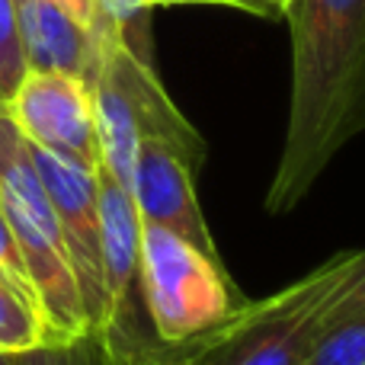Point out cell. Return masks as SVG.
<instances>
[{"label": "cell", "instance_id": "1", "mask_svg": "<svg viewBox=\"0 0 365 365\" xmlns=\"http://www.w3.org/2000/svg\"><path fill=\"white\" fill-rule=\"evenodd\" d=\"M289 122L266 212L289 215L365 132V0H289Z\"/></svg>", "mask_w": 365, "mask_h": 365}, {"label": "cell", "instance_id": "2", "mask_svg": "<svg viewBox=\"0 0 365 365\" xmlns=\"http://www.w3.org/2000/svg\"><path fill=\"white\" fill-rule=\"evenodd\" d=\"M0 212L13 231L45 327V343L90 334L55 205L36 170L29 141L0 106Z\"/></svg>", "mask_w": 365, "mask_h": 365}, {"label": "cell", "instance_id": "3", "mask_svg": "<svg viewBox=\"0 0 365 365\" xmlns=\"http://www.w3.org/2000/svg\"><path fill=\"white\" fill-rule=\"evenodd\" d=\"M93 36L96 71L87 87L100 138V167L128 189L138 141L158 138L177 148L199 170L205 164V141L173 106L154 64L141 61L115 32L93 29Z\"/></svg>", "mask_w": 365, "mask_h": 365}, {"label": "cell", "instance_id": "4", "mask_svg": "<svg viewBox=\"0 0 365 365\" xmlns=\"http://www.w3.org/2000/svg\"><path fill=\"white\" fill-rule=\"evenodd\" d=\"M356 253L324 259L298 282L244 302L227 321L182 346V365H302L321 336V308L353 269Z\"/></svg>", "mask_w": 365, "mask_h": 365}, {"label": "cell", "instance_id": "5", "mask_svg": "<svg viewBox=\"0 0 365 365\" xmlns=\"http://www.w3.org/2000/svg\"><path fill=\"white\" fill-rule=\"evenodd\" d=\"M141 292L154 336L164 346H186L205 336L247 302L221 257L180 234L141 221Z\"/></svg>", "mask_w": 365, "mask_h": 365}, {"label": "cell", "instance_id": "6", "mask_svg": "<svg viewBox=\"0 0 365 365\" xmlns=\"http://www.w3.org/2000/svg\"><path fill=\"white\" fill-rule=\"evenodd\" d=\"M42 186L55 205L74 282L81 292L87 330L100 336L106 321V295H103V234H100V180L96 170L29 145Z\"/></svg>", "mask_w": 365, "mask_h": 365}, {"label": "cell", "instance_id": "7", "mask_svg": "<svg viewBox=\"0 0 365 365\" xmlns=\"http://www.w3.org/2000/svg\"><path fill=\"white\" fill-rule=\"evenodd\" d=\"M6 109L29 145L77 160L90 170L100 167L93 100L83 81L55 71H29Z\"/></svg>", "mask_w": 365, "mask_h": 365}, {"label": "cell", "instance_id": "8", "mask_svg": "<svg viewBox=\"0 0 365 365\" xmlns=\"http://www.w3.org/2000/svg\"><path fill=\"white\" fill-rule=\"evenodd\" d=\"M195 177L199 170L177 148L158 138H141L138 151H135L128 192H132L135 212L145 225L167 227L212 257H221L205 215H202L199 195H195Z\"/></svg>", "mask_w": 365, "mask_h": 365}, {"label": "cell", "instance_id": "9", "mask_svg": "<svg viewBox=\"0 0 365 365\" xmlns=\"http://www.w3.org/2000/svg\"><path fill=\"white\" fill-rule=\"evenodd\" d=\"M29 71H55L90 83L96 71V36L61 0H13Z\"/></svg>", "mask_w": 365, "mask_h": 365}, {"label": "cell", "instance_id": "10", "mask_svg": "<svg viewBox=\"0 0 365 365\" xmlns=\"http://www.w3.org/2000/svg\"><path fill=\"white\" fill-rule=\"evenodd\" d=\"M151 0H93L90 29L115 32L141 61L154 64L151 55Z\"/></svg>", "mask_w": 365, "mask_h": 365}, {"label": "cell", "instance_id": "11", "mask_svg": "<svg viewBox=\"0 0 365 365\" xmlns=\"http://www.w3.org/2000/svg\"><path fill=\"white\" fill-rule=\"evenodd\" d=\"M45 343V327L36 304L0 276V353H26Z\"/></svg>", "mask_w": 365, "mask_h": 365}, {"label": "cell", "instance_id": "12", "mask_svg": "<svg viewBox=\"0 0 365 365\" xmlns=\"http://www.w3.org/2000/svg\"><path fill=\"white\" fill-rule=\"evenodd\" d=\"M302 365H365V314L321 330Z\"/></svg>", "mask_w": 365, "mask_h": 365}, {"label": "cell", "instance_id": "13", "mask_svg": "<svg viewBox=\"0 0 365 365\" xmlns=\"http://www.w3.org/2000/svg\"><path fill=\"white\" fill-rule=\"evenodd\" d=\"M10 365H115L100 336L83 334L64 343H42L26 353H13Z\"/></svg>", "mask_w": 365, "mask_h": 365}, {"label": "cell", "instance_id": "14", "mask_svg": "<svg viewBox=\"0 0 365 365\" xmlns=\"http://www.w3.org/2000/svg\"><path fill=\"white\" fill-rule=\"evenodd\" d=\"M26 74H29V64L23 55L16 6L13 0H0V106H10Z\"/></svg>", "mask_w": 365, "mask_h": 365}, {"label": "cell", "instance_id": "15", "mask_svg": "<svg viewBox=\"0 0 365 365\" xmlns=\"http://www.w3.org/2000/svg\"><path fill=\"white\" fill-rule=\"evenodd\" d=\"M362 314H365V247H359L353 269L336 285L334 295L324 302L321 330L334 327V324H343V321H353V317H362Z\"/></svg>", "mask_w": 365, "mask_h": 365}, {"label": "cell", "instance_id": "16", "mask_svg": "<svg viewBox=\"0 0 365 365\" xmlns=\"http://www.w3.org/2000/svg\"><path fill=\"white\" fill-rule=\"evenodd\" d=\"M0 276L13 285L23 298H29L36 304V292H32V282H29V272H26V263H23V253H19L16 240H13V231L6 225L4 212H0ZM38 311V304H36Z\"/></svg>", "mask_w": 365, "mask_h": 365}, {"label": "cell", "instance_id": "17", "mask_svg": "<svg viewBox=\"0 0 365 365\" xmlns=\"http://www.w3.org/2000/svg\"><path fill=\"white\" fill-rule=\"evenodd\" d=\"M234 6V10H244L250 16L259 19H282L276 10H272L266 0H151V6Z\"/></svg>", "mask_w": 365, "mask_h": 365}, {"label": "cell", "instance_id": "18", "mask_svg": "<svg viewBox=\"0 0 365 365\" xmlns=\"http://www.w3.org/2000/svg\"><path fill=\"white\" fill-rule=\"evenodd\" d=\"M61 4L68 6V10H74L77 16L90 26V16H93V0H61Z\"/></svg>", "mask_w": 365, "mask_h": 365}, {"label": "cell", "instance_id": "19", "mask_svg": "<svg viewBox=\"0 0 365 365\" xmlns=\"http://www.w3.org/2000/svg\"><path fill=\"white\" fill-rule=\"evenodd\" d=\"M148 365H182V346H173L167 356H160V359H154Z\"/></svg>", "mask_w": 365, "mask_h": 365}, {"label": "cell", "instance_id": "20", "mask_svg": "<svg viewBox=\"0 0 365 365\" xmlns=\"http://www.w3.org/2000/svg\"><path fill=\"white\" fill-rule=\"evenodd\" d=\"M266 4H269L272 10L279 13V16H285V6H289V0H266Z\"/></svg>", "mask_w": 365, "mask_h": 365}, {"label": "cell", "instance_id": "21", "mask_svg": "<svg viewBox=\"0 0 365 365\" xmlns=\"http://www.w3.org/2000/svg\"><path fill=\"white\" fill-rule=\"evenodd\" d=\"M0 365H10V353H0Z\"/></svg>", "mask_w": 365, "mask_h": 365}]
</instances>
